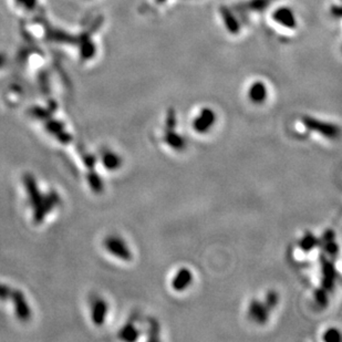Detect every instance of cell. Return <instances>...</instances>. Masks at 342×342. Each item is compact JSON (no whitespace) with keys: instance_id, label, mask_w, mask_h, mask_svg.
<instances>
[{"instance_id":"cell-1","label":"cell","mask_w":342,"mask_h":342,"mask_svg":"<svg viewBox=\"0 0 342 342\" xmlns=\"http://www.w3.org/2000/svg\"><path fill=\"white\" fill-rule=\"evenodd\" d=\"M23 183L27 189L28 201L33 208V220L36 224H41L45 220L47 214L52 211L60 204V196L56 192H50L44 195L39 190L36 178L33 175L26 174L23 176Z\"/></svg>"},{"instance_id":"cell-2","label":"cell","mask_w":342,"mask_h":342,"mask_svg":"<svg viewBox=\"0 0 342 342\" xmlns=\"http://www.w3.org/2000/svg\"><path fill=\"white\" fill-rule=\"evenodd\" d=\"M301 122L306 129L318 133L321 137H325L329 140H336L340 134V127L335 123H330L321 121L319 119L312 118V116L305 115L302 116Z\"/></svg>"},{"instance_id":"cell-3","label":"cell","mask_w":342,"mask_h":342,"mask_svg":"<svg viewBox=\"0 0 342 342\" xmlns=\"http://www.w3.org/2000/svg\"><path fill=\"white\" fill-rule=\"evenodd\" d=\"M104 248L109 254L123 262H131L133 254L125 240L116 235H111L104 239Z\"/></svg>"},{"instance_id":"cell-4","label":"cell","mask_w":342,"mask_h":342,"mask_svg":"<svg viewBox=\"0 0 342 342\" xmlns=\"http://www.w3.org/2000/svg\"><path fill=\"white\" fill-rule=\"evenodd\" d=\"M216 123V113L211 108H203L194 119L193 129L198 134H206Z\"/></svg>"},{"instance_id":"cell-5","label":"cell","mask_w":342,"mask_h":342,"mask_svg":"<svg viewBox=\"0 0 342 342\" xmlns=\"http://www.w3.org/2000/svg\"><path fill=\"white\" fill-rule=\"evenodd\" d=\"M10 298L14 302L16 317L18 318V320H20L21 322H28L31 319V309L25 294L20 290L16 289L11 291Z\"/></svg>"},{"instance_id":"cell-6","label":"cell","mask_w":342,"mask_h":342,"mask_svg":"<svg viewBox=\"0 0 342 342\" xmlns=\"http://www.w3.org/2000/svg\"><path fill=\"white\" fill-rule=\"evenodd\" d=\"M248 317L257 325H265L269 320L270 310L259 299H251L247 309Z\"/></svg>"},{"instance_id":"cell-7","label":"cell","mask_w":342,"mask_h":342,"mask_svg":"<svg viewBox=\"0 0 342 342\" xmlns=\"http://www.w3.org/2000/svg\"><path fill=\"white\" fill-rule=\"evenodd\" d=\"M193 280V271L187 267H181L171 280V287L175 293H184L192 286Z\"/></svg>"},{"instance_id":"cell-8","label":"cell","mask_w":342,"mask_h":342,"mask_svg":"<svg viewBox=\"0 0 342 342\" xmlns=\"http://www.w3.org/2000/svg\"><path fill=\"white\" fill-rule=\"evenodd\" d=\"M109 313L108 302L102 298H96L91 305V320L96 327H101L104 325Z\"/></svg>"},{"instance_id":"cell-9","label":"cell","mask_w":342,"mask_h":342,"mask_svg":"<svg viewBox=\"0 0 342 342\" xmlns=\"http://www.w3.org/2000/svg\"><path fill=\"white\" fill-rule=\"evenodd\" d=\"M273 18L276 22H278L279 25L286 27V28L294 29L296 28L297 26L296 17H295L294 11L291 10L290 8H287V7L278 8V9L275 10V13L273 14Z\"/></svg>"},{"instance_id":"cell-10","label":"cell","mask_w":342,"mask_h":342,"mask_svg":"<svg viewBox=\"0 0 342 342\" xmlns=\"http://www.w3.org/2000/svg\"><path fill=\"white\" fill-rule=\"evenodd\" d=\"M163 141L170 149L174 150L175 152H183L186 149L187 142L184 137H182L180 133H177L175 130H166Z\"/></svg>"},{"instance_id":"cell-11","label":"cell","mask_w":342,"mask_h":342,"mask_svg":"<svg viewBox=\"0 0 342 342\" xmlns=\"http://www.w3.org/2000/svg\"><path fill=\"white\" fill-rule=\"evenodd\" d=\"M268 96V91L266 84L262 81H256L250 85L248 90V98L254 104H262L266 101Z\"/></svg>"},{"instance_id":"cell-12","label":"cell","mask_w":342,"mask_h":342,"mask_svg":"<svg viewBox=\"0 0 342 342\" xmlns=\"http://www.w3.org/2000/svg\"><path fill=\"white\" fill-rule=\"evenodd\" d=\"M101 164L103 165V168L108 171H118L122 166V157L120 156L118 153L113 152V151H106L101 155Z\"/></svg>"},{"instance_id":"cell-13","label":"cell","mask_w":342,"mask_h":342,"mask_svg":"<svg viewBox=\"0 0 342 342\" xmlns=\"http://www.w3.org/2000/svg\"><path fill=\"white\" fill-rule=\"evenodd\" d=\"M140 335H141V332H140L139 328L135 326L134 322L132 321L126 322L122 327V329L119 331L120 339L127 342L137 341L140 338Z\"/></svg>"},{"instance_id":"cell-14","label":"cell","mask_w":342,"mask_h":342,"mask_svg":"<svg viewBox=\"0 0 342 342\" xmlns=\"http://www.w3.org/2000/svg\"><path fill=\"white\" fill-rule=\"evenodd\" d=\"M89 187L94 194H102L104 190V182L100 175L95 172V169L89 170L87 174Z\"/></svg>"},{"instance_id":"cell-15","label":"cell","mask_w":342,"mask_h":342,"mask_svg":"<svg viewBox=\"0 0 342 342\" xmlns=\"http://www.w3.org/2000/svg\"><path fill=\"white\" fill-rule=\"evenodd\" d=\"M221 17H223V20L226 28L229 30L231 33H238L239 31V22L237 20L236 16L232 13L231 10L227 9V8H221L220 9Z\"/></svg>"},{"instance_id":"cell-16","label":"cell","mask_w":342,"mask_h":342,"mask_svg":"<svg viewBox=\"0 0 342 342\" xmlns=\"http://www.w3.org/2000/svg\"><path fill=\"white\" fill-rule=\"evenodd\" d=\"M274 0H249L237 7V9L242 11H263L269 6Z\"/></svg>"},{"instance_id":"cell-17","label":"cell","mask_w":342,"mask_h":342,"mask_svg":"<svg viewBox=\"0 0 342 342\" xmlns=\"http://www.w3.org/2000/svg\"><path fill=\"white\" fill-rule=\"evenodd\" d=\"M318 245H319V239H318L311 232H307L306 234L301 237V239L299 240V248L305 252L313 250Z\"/></svg>"},{"instance_id":"cell-18","label":"cell","mask_w":342,"mask_h":342,"mask_svg":"<svg viewBox=\"0 0 342 342\" xmlns=\"http://www.w3.org/2000/svg\"><path fill=\"white\" fill-rule=\"evenodd\" d=\"M264 304L268 307L270 311H273L279 304V294L276 290H269L264 299Z\"/></svg>"},{"instance_id":"cell-19","label":"cell","mask_w":342,"mask_h":342,"mask_svg":"<svg viewBox=\"0 0 342 342\" xmlns=\"http://www.w3.org/2000/svg\"><path fill=\"white\" fill-rule=\"evenodd\" d=\"M46 129L47 131L49 132L50 134L54 135V137H57V135H59L60 133L64 131V125L59 121H54V120H49L48 122L46 124Z\"/></svg>"},{"instance_id":"cell-20","label":"cell","mask_w":342,"mask_h":342,"mask_svg":"<svg viewBox=\"0 0 342 342\" xmlns=\"http://www.w3.org/2000/svg\"><path fill=\"white\" fill-rule=\"evenodd\" d=\"M322 340L325 342H339L341 340L340 331L337 328H329L325 331Z\"/></svg>"},{"instance_id":"cell-21","label":"cell","mask_w":342,"mask_h":342,"mask_svg":"<svg viewBox=\"0 0 342 342\" xmlns=\"http://www.w3.org/2000/svg\"><path fill=\"white\" fill-rule=\"evenodd\" d=\"M177 124L176 120V112H175L174 109H170L168 112V115H166V130H175Z\"/></svg>"},{"instance_id":"cell-22","label":"cell","mask_w":342,"mask_h":342,"mask_svg":"<svg viewBox=\"0 0 342 342\" xmlns=\"http://www.w3.org/2000/svg\"><path fill=\"white\" fill-rule=\"evenodd\" d=\"M314 297H316V300L319 302L321 306L327 305L328 295H327V290L325 288H320L319 290H317L316 294H314Z\"/></svg>"},{"instance_id":"cell-23","label":"cell","mask_w":342,"mask_h":342,"mask_svg":"<svg viewBox=\"0 0 342 342\" xmlns=\"http://www.w3.org/2000/svg\"><path fill=\"white\" fill-rule=\"evenodd\" d=\"M11 288L9 286L5 285V283L0 282V301H5L7 299L10 298L11 295Z\"/></svg>"},{"instance_id":"cell-24","label":"cell","mask_w":342,"mask_h":342,"mask_svg":"<svg viewBox=\"0 0 342 342\" xmlns=\"http://www.w3.org/2000/svg\"><path fill=\"white\" fill-rule=\"evenodd\" d=\"M96 161L98 160H96L95 155H92V154H87V155H84V157H83L84 166H87L88 170L95 169Z\"/></svg>"},{"instance_id":"cell-25","label":"cell","mask_w":342,"mask_h":342,"mask_svg":"<svg viewBox=\"0 0 342 342\" xmlns=\"http://www.w3.org/2000/svg\"><path fill=\"white\" fill-rule=\"evenodd\" d=\"M326 247H327V251L329 252L330 255H336L337 254L338 246H337V244L333 242L332 239L329 240V242L327 243V245H326Z\"/></svg>"},{"instance_id":"cell-26","label":"cell","mask_w":342,"mask_h":342,"mask_svg":"<svg viewBox=\"0 0 342 342\" xmlns=\"http://www.w3.org/2000/svg\"><path fill=\"white\" fill-rule=\"evenodd\" d=\"M331 13H332V15H333V16H335V17L339 18V17H340V15H341V9H340V7H339V6H333V7H332V9H331Z\"/></svg>"},{"instance_id":"cell-27","label":"cell","mask_w":342,"mask_h":342,"mask_svg":"<svg viewBox=\"0 0 342 342\" xmlns=\"http://www.w3.org/2000/svg\"><path fill=\"white\" fill-rule=\"evenodd\" d=\"M156 1L157 2H164V1H166V0H156Z\"/></svg>"}]
</instances>
